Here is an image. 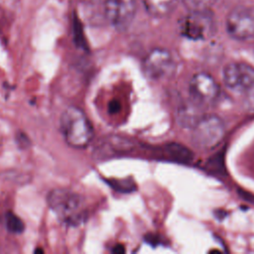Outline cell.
<instances>
[{"label": "cell", "mask_w": 254, "mask_h": 254, "mask_svg": "<svg viewBox=\"0 0 254 254\" xmlns=\"http://www.w3.org/2000/svg\"><path fill=\"white\" fill-rule=\"evenodd\" d=\"M225 135L223 120L213 114H203L190 128L192 144L202 150L215 148Z\"/></svg>", "instance_id": "obj_3"}, {"label": "cell", "mask_w": 254, "mask_h": 254, "mask_svg": "<svg viewBox=\"0 0 254 254\" xmlns=\"http://www.w3.org/2000/svg\"><path fill=\"white\" fill-rule=\"evenodd\" d=\"M60 129L65 143L75 149H82L91 142L94 131L85 112L76 106H68L60 118Z\"/></svg>", "instance_id": "obj_1"}, {"label": "cell", "mask_w": 254, "mask_h": 254, "mask_svg": "<svg viewBox=\"0 0 254 254\" xmlns=\"http://www.w3.org/2000/svg\"><path fill=\"white\" fill-rule=\"evenodd\" d=\"M227 34L234 40L247 41L254 38V8L236 6L226 17Z\"/></svg>", "instance_id": "obj_5"}, {"label": "cell", "mask_w": 254, "mask_h": 254, "mask_svg": "<svg viewBox=\"0 0 254 254\" xmlns=\"http://www.w3.org/2000/svg\"><path fill=\"white\" fill-rule=\"evenodd\" d=\"M142 67L147 77L159 80L168 77L174 72L176 62L170 51L164 48H155L144 58Z\"/></svg>", "instance_id": "obj_7"}, {"label": "cell", "mask_w": 254, "mask_h": 254, "mask_svg": "<svg viewBox=\"0 0 254 254\" xmlns=\"http://www.w3.org/2000/svg\"><path fill=\"white\" fill-rule=\"evenodd\" d=\"M165 154L168 158L178 163H189L192 160V152L185 145L180 143H169L165 146Z\"/></svg>", "instance_id": "obj_12"}, {"label": "cell", "mask_w": 254, "mask_h": 254, "mask_svg": "<svg viewBox=\"0 0 254 254\" xmlns=\"http://www.w3.org/2000/svg\"><path fill=\"white\" fill-rule=\"evenodd\" d=\"M179 30L189 40L204 41L214 35L216 23L210 11H189L181 19Z\"/></svg>", "instance_id": "obj_4"}, {"label": "cell", "mask_w": 254, "mask_h": 254, "mask_svg": "<svg viewBox=\"0 0 254 254\" xmlns=\"http://www.w3.org/2000/svg\"><path fill=\"white\" fill-rule=\"evenodd\" d=\"M200 105L193 102L191 99L190 102L183 104L177 111V118L179 123L188 128H191L193 124L203 115L200 113Z\"/></svg>", "instance_id": "obj_10"}, {"label": "cell", "mask_w": 254, "mask_h": 254, "mask_svg": "<svg viewBox=\"0 0 254 254\" xmlns=\"http://www.w3.org/2000/svg\"><path fill=\"white\" fill-rule=\"evenodd\" d=\"M108 109H109V112H111V113L117 112L120 109V103L118 101H111L109 103Z\"/></svg>", "instance_id": "obj_16"}, {"label": "cell", "mask_w": 254, "mask_h": 254, "mask_svg": "<svg viewBox=\"0 0 254 254\" xmlns=\"http://www.w3.org/2000/svg\"><path fill=\"white\" fill-rule=\"evenodd\" d=\"M190 99L200 106L209 105L216 101L220 94L217 81L207 72L194 73L189 83Z\"/></svg>", "instance_id": "obj_8"}, {"label": "cell", "mask_w": 254, "mask_h": 254, "mask_svg": "<svg viewBox=\"0 0 254 254\" xmlns=\"http://www.w3.org/2000/svg\"><path fill=\"white\" fill-rule=\"evenodd\" d=\"M104 5L109 23L118 31L127 30L136 15V0H107Z\"/></svg>", "instance_id": "obj_9"}, {"label": "cell", "mask_w": 254, "mask_h": 254, "mask_svg": "<svg viewBox=\"0 0 254 254\" xmlns=\"http://www.w3.org/2000/svg\"><path fill=\"white\" fill-rule=\"evenodd\" d=\"M222 79L234 92H249L254 89V66L243 62L229 63L223 68Z\"/></svg>", "instance_id": "obj_6"}, {"label": "cell", "mask_w": 254, "mask_h": 254, "mask_svg": "<svg viewBox=\"0 0 254 254\" xmlns=\"http://www.w3.org/2000/svg\"><path fill=\"white\" fill-rule=\"evenodd\" d=\"M5 223H6V228L8 229L9 232L19 234L22 233L25 229V224L22 221L20 217H18L16 214L13 212H7L5 216Z\"/></svg>", "instance_id": "obj_14"}, {"label": "cell", "mask_w": 254, "mask_h": 254, "mask_svg": "<svg viewBox=\"0 0 254 254\" xmlns=\"http://www.w3.org/2000/svg\"><path fill=\"white\" fill-rule=\"evenodd\" d=\"M188 11H210L217 0H182Z\"/></svg>", "instance_id": "obj_13"}, {"label": "cell", "mask_w": 254, "mask_h": 254, "mask_svg": "<svg viewBox=\"0 0 254 254\" xmlns=\"http://www.w3.org/2000/svg\"><path fill=\"white\" fill-rule=\"evenodd\" d=\"M144 8L153 17L163 18L176 8L178 0H141Z\"/></svg>", "instance_id": "obj_11"}, {"label": "cell", "mask_w": 254, "mask_h": 254, "mask_svg": "<svg viewBox=\"0 0 254 254\" xmlns=\"http://www.w3.org/2000/svg\"><path fill=\"white\" fill-rule=\"evenodd\" d=\"M47 201L57 217L67 225L74 226L85 219L83 197L75 191L62 188L52 190L47 196Z\"/></svg>", "instance_id": "obj_2"}, {"label": "cell", "mask_w": 254, "mask_h": 254, "mask_svg": "<svg viewBox=\"0 0 254 254\" xmlns=\"http://www.w3.org/2000/svg\"><path fill=\"white\" fill-rule=\"evenodd\" d=\"M112 252L113 253H124L125 252V249L122 245H116L113 249H112Z\"/></svg>", "instance_id": "obj_17"}, {"label": "cell", "mask_w": 254, "mask_h": 254, "mask_svg": "<svg viewBox=\"0 0 254 254\" xmlns=\"http://www.w3.org/2000/svg\"><path fill=\"white\" fill-rule=\"evenodd\" d=\"M83 1L91 4H98V3H105L107 0H83Z\"/></svg>", "instance_id": "obj_18"}, {"label": "cell", "mask_w": 254, "mask_h": 254, "mask_svg": "<svg viewBox=\"0 0 254 254\" xmlns=\"http://www.w3.org/2000/svg\"><path fill=\"white\" fill-rule=\"evenodd\" d=\"M73 35H74V42H75L76 46L85 49L86 43H85V40L83 37L81 24L76 17H74V19H73Z\"/></svg>", "instance_id": "obj_15"}]
</instances>
